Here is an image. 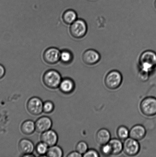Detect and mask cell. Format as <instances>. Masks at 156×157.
I'll return each instance as SVG.
<instances>
[{
  "label": "cell",
  "mask_w": 156,
  "mask_h": 157,
  "mask_svg": "<svg viewBox=\"0 0 156 157\" xmlns=\"http://www.w3.org/2000/svg\"><path fill=\"white\" fill-rule=\"evenodd\" d=\"M43 103L40 98L37 97L31 98L27 101V111L32 115L38 116L43 112Z\"/></svg>",
  "instance_id": "cell-7"
},
{
  "label": "cell",
  "mask_w": 156,
  "mask_h": 157,
  "mask_svg": "<svg viewBox=\"0 0 156 157\" xmlns=\"http://www.w3.org/2000/svg\"><path fill=\"white\" fill-rule=\"evenodd\" d=\"M100 151L103 156H108L112 155V149L109 143L101 145Z\"/></svg>",
  "instance_id": "cell-24"
},
{
  "label": "cell",
  "mask_w": 156,
  "mask_h": 157,
  "mask_svg": "<svg viewBox=\"0 0 156 157\" xmlns=\"http://www.w3.org/2000/svg\"><path fill=\"white\" fill-rule=\"evenodd\" d=\"M18 148L22 155L32 154L35 149L33 141L27 138H23L20 141Z\"/></svg>",
  "instance_id": "cell-12"
},
{
  "label": "cell",
  "mask_w": 156,
  "mask_h": 157,
  "mask_svg": "<svg viewBox=\"0 0 156 157\" xmlns=\"http://www.w3.org/2000/svg\"><path fill=\"white\" fill-rule=\"evenodd\" d=\"M140 110L143 114L147 117L156 115V98L148 97L142 100L140 105Z\"/></svg>",
  "instance_id": "cell-5"
},
{
  "label": "cell",
  "mask_w": 156,
  "mask_h": 157,
  "mask_svg": "<svg viewBox=\"0 0 156 157\" xmlns=\"http://www.w3.org/2000/svg\"><path fill=\"white\" fill-rule=\"evenodd\" d=\"M146 134V129L141 124H138L134 125L129 130V137L137 141L143 139Z\"/></svg>",
  "instance_id": "cell-13"
},
{
  "label": "cell",
  "mask_w": 156,
  "mask_h": 157,
  "mask_svg": "<svg viewBox=\"0 0 156 157\" xmlns=\"http://www.w3.org/2000/svg\"><path fill=\"white\" fill-rule=\"evenodd\" d=\"M89 150L88 144L85 141H80L76 146V151L83 155Z\"/></svg>",
  "instance_id": "cell-23"
},
{
  "label": "cell",
  "mask_w": 156,
  "mask_h": 157,
  "mask_svg": "<svg viewBox=\"0 0 156 157\" xmlns=\"http://www.w3.org/2000/svg\"><path fill=\"white\" fill-rule=\"evenodd\" d=\"M49 147L45 143L41 141L38 143L35 147V150L37 154L40 156H46Z\"/></svg>",
  "instance_id": "cell-22"
},
{
  "label": "cell",
  "mask_w": 156,
  "mask_h": 157,
  "mask_svg": "<svg viewBox=\"0 0 156 157\" xmlns=\"http://www.w3.org/2000/svg\"><path fill=\"white\" fill-rule=\"evenodd\" d=\"M67 156L68 157H82V155L75 151L70 152L68 155H67Z\"/></svg>",
  "instance_id": "cell-27"
},
{
  "label": "cell",
  "mask_w": 156,
  "mask_h": 157,
  "mask_svg": "<svg viewBox=\"0 0 156 157\" xmlns=\"http://www.w3.org/2000/svg\"><path fill=\"white\" fill-rule=\"evenodd\" d=\"M62 79L60 74L55 70L47 71L44 73L42 77L43 82L46 87L52 89L59 87Z\"/></svg>",
  "instance_id": "cell-2"
},
{
  "label": "cell",
  "mask_w": 156,
  "mask_h": 157,
  "mask_svg": "<svg viewBox=\"0 0 156 157\" xmlns=\"http://www.w3.org/2000/svg\"><path fill=\"white\" fill-rule=\"evenodd\" d=\"M100 156L98 152L94 149H89L84 154L82 155L84 157H99Z\"/></svg>",
  "instance_id": "cell-26"
},
{
  "label": "cell",
  "mask_w": 156,
  "mask_h": 157,
  "mask_svg": "<svg viewBox=\"0 0 156 157\" xmlns=\"http://www.w3.org/2000/svg\"><path fill=\"white\" fill-rule=\"evenodd\" d=\"M21 131L24 135L32 134L36 131L35 122L30 120L24 121L21 126Z\"/></svg>",
  "instance_id": "cell-17"
},
{
  "label": "cell",
  "mask_w": 156,
  "mask_h": 157,
  "mask_svg": "<svg viewBox=\"0 0 156 157\" xmlns=\"http://www.w3.org/2000/svg\"><path fill=\"white\" fill-rule=\"evenodd\" d=\"M5 69L2 64H0V79H2L5 75Z\"/></svg>",
  "instance_id": "cell-28"
},
{
  "label": "cell",
  "mask_w": 156,
  "mask_h": 157,
  "mask_svg": "<svg viewBox=\"0 0 156 157\" xmlns=\"http://www.w3.org/2000/svg\"><path fill=\"white\" fill-rule=\"evenodd\" d=\"M21 156L23 157H35V155L33 154H26L21 155Z\"/></svg>",
  "instance_id": "cell-29"
},
{
  "label": "cell",
  "mask_w": 156,
  "mask_h": 157,
  "mask_svg": "<svg viewBox=\"0 0 156 157\" xmlns=\"http://www.w3.org/2000/svg\"><path fill=\"white\" fill-rule=\"evenodd\" d=\"M61 51L56 47H50L44 51L43 58L47 64L53 65L60 61Z\"/></svg>",
  "instance_id": "cell-8"
},
{
  "label": "cell",
  "mask_w": 156,
  "mask_h": 157,
  "mask_svg": "<svg viewBox=\"0 0 156 157\" xmlns=\"http://www.w3.org/2000/svg\"><path fill=\"white\" fill-rule=\"evenodd\" d=\"M35 123L36 131L39 133H42L50 130L53 126V121L49 117L47 116L40 117Z\"/></svg>",
  "instance_id": "cell-10"
},
{
  "label": "cell",
  "mask_w": 156,
  "mask_h": 157,
  "mask_svg": "<svg viewBox=\"0 0 156 157\" xmlns=\"http://www.w3.org/2000/svg\"><path fill=\"white\" fill-rule=\"evenodd\" d=\"M154 6L156 9V0H155V2H154Z\"/></svg>",
  "instance_id": "cell-30"
},
{
  "label": "cell",
  "mask_w": 156,
  "mask_h": 157,
  "mask_svg": "<svg viewBox=\"0 0 156 157\" xmlns=\"http://www.w3.org/2000/svg\"><path fill=\"white\" fill-rule=\"evenodd\" d=\"M123 82V76L118 71L114 70L110 71L105 78V84L106 87L111 90L118 88Z\"/></svg>",
  "instance_id": "cell-4"
},
{
  "label": "cell",
  "mask_w": 156,
  "mask_h": 157,
  "mask_svg": "<svg viewBox=\"0 0 156 157\" xmlns=\"http://www.w3.org/2000/svg\"><path fill=\"white\" fill-rule=\"evenodd\" d=\"M62 17L65 24L71 25L78 19L77 13L73 9H68L63 12Z\"/></svg>",
  "instance_id": "cell-16"
},
{
  "label": "cell",
  "mask_w": 156,
  "mask_h": 157,
  "mask_svg": "<svg viewBox=\"0 0 156 157\" xmlns=\"http://www.w3.org/2000/svg\"><path fill=\"white\" fill-rule=\"evenodd\" d=\"M140 143L136 140L129 137L124 140L123 143V151L129 156L137 155L140 151Z\"/></svg>",
  "instance_id": "cell-6"
},
{
  "label": "cell",
  "mask_w": 156,
  "mask_h": 157,
  "mask_svg": "<svg viewBox=\"0 0 156 157\" xmlns=\"http://www.w3.org/2000/svg\"><path fill=\"white\" fill-rule=\"evenodd\" d=\"M63 152L62 148L59 146L55 145L49 147L46 154L47 157H62Z\"/></svg>",
  "instance_id": "cell-20"
},
{
  "label": "cell",
  "mask_w": 156,
  "mask_h": 157,
  "mask_svg": "<svg viewBox=\"0 0 156 157\" xmlns=\"http://www.w3.org/2000/svg\"><path fill=\"white\" fill-rule=\"evenodd\" d=\"M101 59L100 53L94 49H88L84 52L82 60L85 64L92 66L97 64Z\"/></svg>",
  "instance_id": "cell-9"
},
{
  "label": "cell",
  "mask_w": 156,
  "mask_h": 157,
  "mask_svg": "<svg viewBox=\"0 0 156 157\" xmlns=\"http://www.w3.org/2000/svg\"><path fill=\"white\" fill-rule=\"evenodd\" d=\"M108 143L112 149V155H118L123 151V143L121 140L114 138L111 139Z\"/></svg>",
  "instance_id": "cell-18"
},
{
  "label": "cell",
  "mask_w": 156,
  "mask_h": 157,
  "mask_svg": "<svg viewBox=\"0 0 156 157\" xmlns=\"http://www.w3.org/2000/svg\"><path fill=\"white\" fill-rule=\"evenodd\" d=\"M140 71L149 74L156 67V53L153 51H145L139 60Z\"/></svg>",
  "instance_id": "cell-1"
},
{
  "label": "cell",
  "mask_w": 156,
  "mask_h": 157,
  "mask_svg": "<svg viewBox=\"0 0 156 157\" xmlns=\"http://www.w3.org/2000/svg\"><path fill=\"white\" fill-rule=\"evenodd\" d=\"M40 138L41 141L45 143L49 147L56 145L59 139V137L55 131L50 129L42 133Z\"/></svg>",
  "instance_id": "cell-11"
},
{
  "label": "cell",
  "mask_w": 156,
  "mask_h": 157,
  "mask_svg": "<svg viewBox=\"0 0 156 157\" xmlns=\"http://www.w3.org/2000/svg\"><path fill=\"white\" fill-rule=\"evenodd\" d=\"M55 106L52 101H46L43 103V112L45 113H50L54 110Z\"/></svg>",
  "instance_id": "cell-25"
},
{
  "label": "cell",
  "mask_w": 156,
  "mask_h": 157,
  "mask_svg": "<svg viewBox=\"0 0 156 157\" xmlns=\"http://www.w3.org/2000/svg\"><path fill=\"white\" fill-rule=\"evenodd\" d=\"M88 25L85 21L82 18L77 20L70 25V32L73 38L80 39L84 37L88 32Z\"/></svg>",
  "instance_id": "cell-3"
},
{
  "label": "cell",
  "mask_w": 156,
  "mask_h": 157,
  "mask_svg": "<svg viewBox=\"0 0 156 157\" xmlns=\"http://www.w3.org/2000/svg\"><path fill=\"white\" fill-rule=\"evenodd\" d=\"M96 140L101 145L108 144L111 140V134L106 128H101L97 132L96 135Z\"/></svg>",
  "instance_id": "cell-15"
},
{
  "label": "cell",
  "mask_w": 156,
  "mask_h": 157,
  "mask_svg": "<svg viewBox=\"0 0 156 157\" xmlns=\"http://www.w3.org/2000/svg\"><path fill=\"white\" fill-rule=\"evenodd\" d=\"M59 88L62 93L65 94H69L72 93L75 88L74 81L71 78H62Z\"/></svg>",
  "instance_id": "cell-14"
},
{
  "label": "cell",
  "mask_w": 156,
  "mask_h": 157,
  "mask_svg": "<svg viewBox=\"0 0 156 157\" xmlns=\"http://www.w3.org/2000/svg\"><path fill=\"white\" fill-rule=\"evenodd\" d=\"M117 135L119 139L125 140L129 137V130L125 126H120L117 130Z\"/></svg>",
  "instance_id": "cell-21"
},
{
  "label": "cell",
  "mask_w": 156,
  "mask_h": 157,
  "mask_svg": "<svg viewBox=\"0 0 156 157\" xmlns=\"http://www.w3.org/2000/svg\"><path fill=\"white\" fill-rule=\"evenodd\" d=\"M74 56L71 51L66 49L61 51L60 61L63 64L68 65L73 62Z\"/></svg>",
  "instance_id": "cell-19"
}]
</instances>
